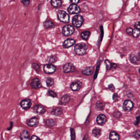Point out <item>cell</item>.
Listing matches in <instances>:
<instances>
[{
  "label": "cell",
  "mask_w": 140,
  "mask_h": 140,
  "mask_svg": "<svg viewBox=\"0 0 140 140\" xmlns=\"http://www.w3.org/2000/svg\"><path fill=\"white\" fill-rule=\"evenodd\" d=\"M88 47L85 43H79L76 45L75 46V53L79 55H83L87 53Z\"/></svg>",
  "instance_id": "1"
},
{
  "label": "cell",
  "mask_w": 140,
  "mask_h": 140,
  "mask_svg": "<svg viewBox=\"0 0 140 140\" xmlns=\"http://www.w3.org/2000/svg\"><path fill=\"white\" fill-rule=\"evenodd\" d=\"M57 17L60 21L64 23L69 22V17L66 11L63 10H59L57 12Z\"/></svg>",
  "instance_id": "2"
},
{
  "label": "cell",
  "mask_w": 140,
  "mask_h": 140,
  "mask_svg": "<svg viewBox=\"0 0 140 140\" xmlns=\"http://www.w3.org/2000/svg\"><path fill=\"white\" fill-rule=\"evenodd\" d=\"M84 22V18L80 15L75 16L73 18L72 24L76 28L80 27Z\"/></svg>",
  "instance_id": "3"
},
{
  "label": "cell",
  "mask_w": 140,
  "mask_h": 140,
  "mask_svg": "<svg viewBox=\"0 0 140 140\" xmlns=\"http://www.w3.org/2000/svg\"><path fill=\"white\" fill-rule=\"evenodd\" d=\"M74 28L72 26L67 25L64 26L62 29V33L65 36H69L74 32Z\"/></svg>",
  "instance_id": "4"
},
{
  "label": "cell",
  "mask_w": 140,
  "mask_h": 140,
  "mask_svg": "<svg viewBox=\"0 0 140 140\" xmlns=\"http://www.w3.org/2000/svg\"><path fill=\"white\" fill-rule=\"evenodd\" d=\"M20 106L25 110H27L31 107L32 102L30 100L28 99H25L22 100L20 102Z\"/></svg>",
  "instance_id": "5"
},
{
  "label": "cell",
  "mask_w": 140,
  "mask_h": 140,
  "mask_svg": "<svg viewBox=\"0 0 140 140\" xmlns=\"http://www.w3.org/2000/svg\"><path fill=\"white\" fill-rule=\"evenodd\" d=\"M68 11L71 14H77L80 12V9L76 4H73L70 5L68 9Z\"/></svg>",
  "instance_id": "6"
},
{
  "label": "cell",
  "mask_w": 140,
  "mask_h": 140,
  "mask_svg": "<svg viewBox=\"0 0 140 140\" xmlns=\"http://www.w3.org/2000/svg\"><path fill=\"white\" fill-rule=\"evenodd\" d=\"M43 70L44 72L47 74H52L56 71V68L52 64H48L44 66Z\"/></svg>",
  "instance_id": "7"
},
{
  "label": "cell",
  "mask_w": 140,
  "mask_h": 140,
  "mask_svg": "<svg viewBox=\"0 0 140 140\" xmlns=\"http://www.w3.org/2000/svg\"><path fill=\"white\" fill-rule=\"evenodd\" d=\"M123 108L125 111H131L133 108V102L129 100H125L123 104Z\"/></svg>",
  "instance_id": "8"
},
{
  "label": "cell",
  "mask_w": 140,
  "mask_h": 140,
  "mask_svg": "<svg viewBox=\"0 0 140 140\" xmlns=\"http://www.w3.org/2000/svg\"><path fill=\"white\" fill-rule=\"evenodd\" d=\"M26 124L30 127H36L39 124V120L36 117L31 118L26 121Z\"/></svg>",
  "instance_id": "9"
},
{
  "label": "cell",
  "mask_w": 140,
  "mask_h": 140,
  "mask_svg": "<svg viewBox=\"0 0 140 140\" xmlns=\"http://www.w3.org/2000/svg\"><path fill=\"white\" fill-rule=\"evenodd\" d=\"M31 87L33 89H39L41 87V83L40 80L38 78L33 79L30 83Z\"/></svg>",
  "instance_id": "10"
},
{
  "label": "cell",
  "mask_w": 140,
  "mask_h": 140,
  "mask_svg": "<svg viewBox=\"0 0 140 140\" xmlns=\"http://www.w3.org/2000/svg\"><path fill=\"white\" fill-rule=\"evenodd\" d=\"M74 70V66L71 63H67L64 65L63 67V71L65 73L73 72Z\"/></svg>",
  "instance_id": "11"
},
{
  "label": "cell",
  "mask_w": 140,
  "mask_h": 140,
  "mask_svg": "<svg viewBox=\"0 0 140 140\" xmlns=\"http://www.w3.org/2000/svg\"><path fill=\"white\" fill-rule=\"evenodd\" d=\"M20 138L21 140H30L29 132L27 130H24L20 133Z\"/></svg>",
  "instance_id": "12"
},
{
  "label": "cell",
  "mask_w": 140,
  "mask_h": 140,
  "mask_svg": "<svg viewBox=\"0 0 140 140\" xmlns=\"http://www.w3.org/2000/svg\"><path fill=\"white\" fill-rule=\"evenodd\" d=\"M96 121L98 125H104L107 121L106 116L104 114L99 115L97 117Z\"/></svg>",
  "instance_id": "13"
},
{
  "label": "cell",
  "mask_w": 140,
  "mask_h": 140,
  "mask_svg": "<svg viewBox=\"0 0 140 140\" xmlns=\"http://www.w3.org/2000/svg\"><path fill=\"white\" fill-rule=\"evenodd\" d=\"M81 83L79 81H74L71 84V88L73 91H77L81 89Z\"/></svg>",
  "instance_id": "14"
},
{
  "label": "cell",
  "mask_w": 140,
  "mask_h": 140,
  "mask_svg": "<svg viewBox=\"0 0 140 140\" xmlns=\"http://www.w3.org/2000/svg\"><path fill=\"white\" fill-rule=\"evenodd\" d=\"M34 110L35 113L39 115H42L44 113L45 109L42 105H37L34 107Z\"/></svg>",
  "instance_id": "15"
},
{
  "label": "cell",
  "mask_w": 140,
  "mask_h": 140,
  "mask_svg": "<svg viewBox=\"0 0 140 140\" xmlns=\"http://www.w3.org/2000/svg\"><path fill=\"white\" fill-rule=\"evenodd\" d=\"M75 43V41L73 39H68L63 43V46L64 48H68L72 46Z\"/></svg>",
  "instance_id": "16"
},
{
  "label": "cell",
  "mask_w": 140,
  "mask_h": 140,
  "mask_svg": "<svg viewBox=\"0 0 140 140\" xmlns=\"http://www.w3.org/2000/svg\"><path fill=\"white\" fill-rule=\"evenodd\" d=\"M104 63L106 66L107 69V70H114L116 68L117 65L116 64L114 63H111L108 60H106L104 62Z\"/></svg>",
  "instance_id": "17"
},
{
  "label": "cell",
  "mask_w": 140,
  "mask_h": 140,
  "mask_svg": "<svg viewBox=\"0 0 140 140\" xmlns=\"http://www.w3.org/2000/svg\"><path fill=\"white\" fill-rule=\"evenodd\" d=\"M70 100L69 96L68 95H64L60 100V104L61 105H66L68 102Z\"/></svg>",
  "instance_id": "18"
},
{
  "label": "cell",
  "mask_w": 140,
  "mask_h": 140,
  "mask_svg": "<svg viewBox=\"0 0 140 140\" xmlns=\"http://www.w3.org/2000/svg\"><path fill=\"white\" fill-rule=\"evenodd\" d=\"M94 71V68L91 66L86 67L82 71V73L84 75H89L93 73Z\"/></svg>",
  "instance_id": "19"
},
{
  "label": "cell",
  "mask_w": 140,
  "mask_h": 140,
  "mask_svg": "<svg viewBox=\"0 0 140 140\" xmlns=\"http://www.w3.org/2000/svg\"><path fill=\"white\" fill-rule=\"evenodd\" d=\"M63 113V110L60 107H55L52 111L51 113L56 116L61 115Z\"/></svg>",
  "instance_id": "20"
},
{
  "label": "cell",
  "mask_w": 140,
  "mask_h": 140,
  "mask_svg": "<svg viewBox=\"0 0 140 140\" xmlns=\"http://www.w3.org/2000/svg\"><path fill=\"white\" fill-rule=\"evenodd\" d=\"M51 3L52 6L55 8H59L62 5L61 0H51Z\"/></svg>",
  "instance_id": "21"
},
{
  "label": "cell",
  "mask_w": 140,
  "mask_h": 140,
  "mask_svg": "<svg viewBox=\"0 0 140 140\" xmlns=\"http://www.w3.org/2000/svg\"><path fill=\"white\" fill-rule=\"evenodd\" d=\"M130 60L132 63L134 64H139V62L140 60H139V58H138L136 56L134 55L133 54H132L130 55Z\"/></svg>",
  "instance_id": "22"
},
{
  "label": "cell",
  "mask_w": 140,
  "mask_h": 140,
  "mask_svg": "<svg viewBox=\"0 0 140 140\" xmlns=\"http://www.w3.org/2000/svg\"><path fill=\"white\" fill-rule=\"evenodd\" d=\"M43 25L45 28L46 29H50L53 28L55 26L54 24L53 23V22L50 20H47L43 23Z\"/></svg>",
  "instance_id": "23"
},
{
  "label": "cell",
  "mask_w": 140,
  "mask_h": 140,
  "mask_svg": "<svg viewBox=\"0 0 140 140\" xmlns=\"http://www.w3.org/2000/svg\"><path fill=\"white\" fill-rule=\"evenodd\" d=\"M109 139L110 140H119V135L115 132H111L109 134Z\"/></svg>",
  "instance_id": "24"
},
{
  "label": "cell",
  "mask_w": 140,
  "mask_h": 140,
  "mask_svg": "<svg viewBox=\"0 0 140 140\" xmlns=\"http://www.w3.org/2000/svg\"><path fill=\"white\" fill-rule=\"evenodd\" d=\"M92 133L94 136L96 137H99L101 134V130L99 128H95L92 131Z\"/></svg>",
  "instance_id": "25"
},
{
  "label": "cell",
  "mask_w": 140,
  "mask_h": 140,
  "mask_svg": "<svg viewBox=\"0 0 140 140\" xmlns=\"http://www.w3.org/2000/svg\"><path fill=\"white\" fill-rule=\"evenodd\" d=\"M90 35V32L89 31H85V32H83L81 34V38L86 40H87L89 39Z\"/></svg>",
  "instance_id": "26"
},
{
  "label": "cell",
  "mask_w": 140,
  "mask_h": 140,
  "mask_svg": "<svg viewBox=\"0 0 140 140\" xmlns=\"http://www.w3.org/2000/svg\"><path fill=\"white\" fill-rule=\"evenodd\" d=\"M45 123H46V125L48 126L52 127V126L55 125L56 124V122L54 120L49 119L47 120L46 121Z\"/></svg>",
  "instance_id": "27"
},
{
  "label": "cell",
  "mask_w": 140,
  "mask_h": 140,
  "mask_svg": "<svg viewBox=\"0 0 140 140\" xmlns=\"http://www.w3.org/2000/svg\"><path fill=\"white\" fill-rule=\"evenodd\" d=\"M57 61V57L55 56H51L48 57L47 59V61L49 63H55Z\"/></svg>",
  "instance_id": "28"
},
{
  "label": "cell",
  "mask_w": 140,
  "mask_h": 140,
  "mask_svg": "<svg viewBox=\"0 0 140 140\" xmlns=\"http://www.w3.org/2000/svg\"><path fill=\"white\" fill-rule=\"evenodd\" d=\"M96 108L98 110H102L104 109V104L102 102H97L96 104Z\"/></svg>",
  "instance_id": "29"
},
{
  "label": "cell",
  "mask_w": 140,
  "mask_h": 140,
  "mask_svg": "<svg viewBox=\"0 0 140 140\" xmlns=\"http://www.w3.org/2000/svg\"><path fill=\"white\" fill-rule=\"evenodd\" d=\"M54 83V81L53 79L51 77H48L46 79L47 85L49 87H51L53 86Z\"/></svg>",
  "instance_id": "30"
},
{
  "label": "cell",
  "mask_w": 140,
  "mask_h": 140,
  "mask_svg": "<svg viewBox=\"0 0 140 140\" xmlns=\"http://www.w3.org/2000/svg\"><path fill=\"white\" fill-rule=\"evenodd\" d=\"M133 36L135 38L138 37L140 35V30L137 29H134L132 33Z\"/></svg>",
  "instance_id": "31"
},
{
  "label": "cell",
  "mask_w": 140,
  "mask_h": 140,
  "mask_svg": "<svg viewBox=\"0 0 140 140\" xmlns=\"http://www.w3.org/2000/svg\"><path fill=\"white\" fill-rule=\"evenodd\" d=\"M48 94H49V96H51V97H53V98L57 97V94H56L55 92L53 91H52L51 90H49V91H48Z\"/></svg>",
  "instance_id": "32"
},
{
  "label": "cell",
  "mask_w": 140,
  "mask_h": 140,
  "mask_svg": "<svg viewBox=\"0 0 140 140\" xmlns=\"http://www.w3.org/2000/svg\"><path fill=\"white\" fill-rule=\"evenodd\" d=\"M30 0H21V2L25 7H28L30 4Z\"/></svg>",
  "instance_id": "33"
},
{
  "label": "cell",
  "mask_w": 140,
  "mask_h": 140,
  "mask_svg": "<svg viewBox=\"0 0 140 140\" xmlns=\"http://www.w3.org/2000/svg\"><path fill=\"white\" fill-rule=\"evenodd\" d=\"M133 136L136 138H139L140 137V131L136 130L133 133Z\"/></svg>",
  "instance_id": "34"
},
{
  "label": "cell",
  "mask_w": 140,
  "mask_h": 140,
  "mask_svg": "<svg viewBox=\"0 0 140 140\" xmlns=\"http://www.w3.org/2000/svg\"><path fill=\"white\" fill-rule=\"evenodd\" d=\"M32 67L36 71H38L40 68V66H39L38 64L37 63H33L32 64Z\"/></svg>",
  "instance_id": "35"
},
{
  "label": "cell",
  "mask_w": 140,
  "mask_h": 140,
  "mask_svg": "<svg viewBox=\"0 0 140 140\" xmlns=\"http://www.w3.org/2000/svg\"><path fill=\"white\" fill-rule=\"evenodd\" d=\"M71 140H75V135L74 130L73 129H71Z\"/></svg>",
  "instance_id": "36"
},
{
  "label": "cell",
  "mask_w": 140,
  "mask_h": 140,
  "mask_svg": "<svg viewBox=\"0 0 140 140\" xmlns=\"http://www.w3.org/2000/svg\"><path fill=\"white\" fill-rule=\"evenodd\" d=\"M121 115V113L119 111H117L113 113V116L115 118H119Z\"/></svg>",
  "instance_id": "37"
},
{
  "label": "cell",
  "mask_w": 140,
  "mask_h": 140,
  "mask_svg": "<svg viewBox=\"0 0 140 140\" xmlns=\"http://www.w3.org/2000/svg\"><path fill=\"white\" fill-rule=\"evenodd\" d=\"M133 29H132V28H128L126 30V32L129 35H132V33H133Z\"/></svg>",
  "instance_id": "38"
},
{
  "label": "cell",
  "mask_w": 140,
  "mask_h": 140,
  "mask_svg": "<svg viewBox=\"0 0 140 140\" xmlns=\"http://www.w3.org/2000/svg\"><path fill=\"white\" fill-rule=\"evenodd\" d=\"M135 26L136 29L140 30V21L137 22L135 24Z\"/></svg>",
  "instance_id": "39"
},
{
  "label": "cell",
  "mask_w": 140,
  "mask_h": 140,
  "mask_svg": "<svg viewBox=\"0 0 140 140\" xmlns=\"http://www.w3.org/2000/svg\"><path fill=\"white\" fill-rule=\"evenodd\" d=\"M30 140H41L39 137H37L35 135L32 136Z\"/></svg>",
  "instance_id": "40"
},
{
  "label": "cell",
  "mask_w": 140,
  "mask_h": 140,
  "mask_svg": "<svg viewBox=\"0 0 140 140\" xmlns=\"http://www.w3.org/2000/svg\"><path fill=\"white\" fill-rule=\"evenodd\" d=\"M119 97L118 94H113V99L114 101H116L119 98Z\"/></svg>",
  "instance_id": "41"
},
{
  "label": "cell",
  "mask_w": 140,
  "mask_h": 140,
  "mask_svg": "<svg viewBox=\"0 0 140 140\" xmlns=\"http://www.w3.org/2000/svg\"><path fill=\"white\" fill-rule=\"evenodd\" d=\"M108 88L109 90H110L111 91L115 89L114 87V86L112 84H111V85H109V86Z\"/></svg>",
  "instance_id": "42"
},
{
  "label": "cell",
  "mask_w": 140,
  "mask_h": 140,
  "mask_svg": "<svg viewBox=\"0 0 140 140\" xmlns=\"http://www.w3.org/2000/svg\"><path fill=\"white\" fill-rule=\"evenodd\" d=\"M71 2L74 4H77L79 2V0H70Z\"/></svg>",
  "instance_id": "43"
},
{
  "label": "cell",
  "mask_w": 140,
  "mask_h": 140,
  "mask_svg": "<svg viewBox=\"0 0 140 140\" xmlns=\"http://www.w3.org/2000/svg\"><path fill=\"white\" fill-rule=\"evenodd\" d=\"M10 127H9L7 129V130H9V131L10 130L12 129V128H13V122H11L10 123Z\"/></svg>",
  "instance_id": "44"
},
{
  "label": "cell",
  "mask_w": 140,
  "mask_h": 140,
  "mask_svg": "<svg viewBox=\"0 0 140 140\" xmlns=\"http://www.w3.org/2000/svg\"><path fill=\"white\" fill-rule=\"evenodd\" d=\"M83 140H89V137H88V136L86 134V135H85V136L84 138L83 139Z\"/></svg>",
  "instance_id": "45"
},
{
  "label": "cell",
  "mask_w": 140,
  "mask_h": 140,
  "mask_svg": "<svg viewBox=\"0 0 140 140\" xmlns=\"http://www.w3.org/2000/svg\"><path fill=\"white\" fill-rule=\"evenodd\" d=\"M138 58H139V60H140V52H139V54H138Z\"/></svg>",
  "instance_id": "46"
},
{
  "label": "cell",
  "mask_w": 140,
  "mask_h": 140,
  "mask_svg": "<svg viewBox=\"0 0 140 140\" xmlns=\"http://www.w3.org/2000/svg\"><path fill=\"white\" fill-rule=\"evenodd\" d=\"M138 71H139V73H140V68H139V69H138Z\"/></svg>",
  "instance_id": "47"
}]
</instances>
